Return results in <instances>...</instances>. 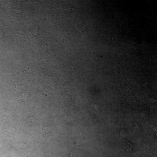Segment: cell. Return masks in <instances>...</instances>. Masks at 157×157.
Wrapping results in <instances>:
<instances>
[{
    "label": "cell",
    "mask_w": 157,
    "mask_h": 157,
    "mask_svg": "<svg viewBox=\"0 0 157 157\" xmlns=\"http://www.w3.org/2000/svg\"><path fill=\"white\" fill-rule=\"evenodd\" d=\"M79 147V146L75 147L62 157H74L75 153L80 149Z\"/></svg>",
    "instance_id": "6da1fadb"
}]
</instances>
